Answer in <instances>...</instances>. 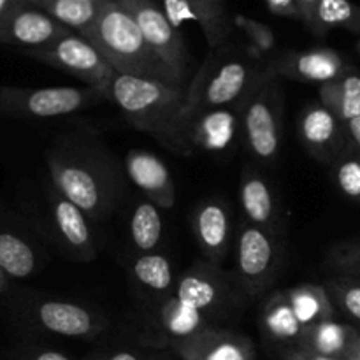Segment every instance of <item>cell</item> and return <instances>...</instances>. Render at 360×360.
Here are the masks:
<instances>
[{
    "label": "cell",
    "mask_w": 360,
    "mask_h": 360,
    "mask_svg": "<svg viewBox=\"0 0 360 360\" xmlns=\"http://www.w3.org/2000/svg\"><path fill=\"white\" fill-rule=\"evenodd\" d=\"M56 192L76 204L88 218L112 213L123 193V174L115 158L90 141H63L46 155Z\"/></svg>",
    "instance_id": "6da1fadb"
},
{
    "label": "cell",
    "mask_w": 360,
    "mask_h": 360,
    "mask_svg": "<svg viewBox=\"0 0 360 360\" xmlns=\"http://www.w3.org/2000/svg\"><path fill=\"white\" fill-rule=\"evenodd\" d=\"M108 101L136 129L153 136L176 155H192L186 137V86L116 74Z\"/></svg>",
    "instance_id": "7a4b0ae2"
},
{
    "label": "cell",
    "mask_w": 360,
    "mask_h": 360,
    "mask_svg": "<svg viewBox=\"0 0 360 360\" xmlns=\"http://www.w3.org/2000/svg\"><path fill=\"white\" fill-rule=\"evenodd\" d=\"M271 72L250 49L229 42L210 49L192 83L186 86V115L207 109L241 108L246 98Z\"/></svg>",
    "instance_id": "3957f363"
},
{
    "label": "cell",
    "mask_w": 360,
    "mask_h": 360,
    "mask_svg": "<svg viewBox=\"0 0 360 360\" xmlns=\"http://www.w3.org/2000/svg\"><path fill=\"white\" fill-rule=\"evenodd\" d=\"M83 37L105 56L118 74L185 86L151 51L137 23L120 0H105L98 18Z\"/></svg>",
    "instance_id": "277c9868"
},
{
    "label": "cell",
    "mask_w": 360,
    "mask_h": 360,
    "mask_svg": "<svg viewBox=\"0 0 360 360\" xmlns=\"http://www.w3.org/2000/svg\"><path fill=\"white\" fill-rule=\"evenodd\" d=\"M241 123L250 153L264 162L276 158L283 134V90L273 70L241 105Z\"/></svg>",
    "instance_id": "5b68a950"
},
{
    "label": "cell",
    "mask_w": 360,
    "mask_h": 360,
    "mask_svg": "<svg viewBox=\"0 0 360 360\" xmlns=\"http://www.w3.org/2000/svg\"><path fill=\"white\" fill-rule=\"evenodd\" d=\"M281 236L257 225L241 224L236 245V280L246 299H255L276 281L283 266Z\"/></svg>",
    "instance_id": "8992f818"
},
{
    "label": "cell",
    "mask_w": 360,
    "mask_h": 360,
    "mask_svg": "<svg viewBox=\"0 0 360 360\" xmlns=\"http://www.w3.org/2000/svg\"><path fill=\"white\" fill-rule=\"evenodd\" d=\"M174 294L183 302L199 309L210 322L225 319L243 306V290L234 274L207 260L192 264L176 280Z\"/></svg>",
    "instance_id": "52a82bcc"
},
{
    "label": "cell",
    "mask_w": 360,
    "mask_h": 360,
    "mask_svg": "<svg viewBox=\"0 0 360 360\" xmlns=\"http://www.w3.org/2000/svg\"><path fill=\"white\" fill-rule=\"evenodd\" d=\"M23 55L77 77L84 86L101 91L105 101L111 83L118 74L90 41L74 32L42 48L23 49Z\"/></svg>",
    "instance_id": "ba28073f"
},
{
    "label": "cell",
    "mask_w": 360,
    "mask_h": 360,
    "mask_svg": "<svg viewBox=\"0 0 360 360\" xmlns=\"http://www.w3.org/2000/svg\"><path fill=\"white\" fill-rule=\"evenodd\" d=\"M102 101H105L104 95L90 86H0V115L11 118H56Z\"/></svg>",
    "instance_id": "9c48e42d"
},
{
    "label": "cell",
    "mask_w": 360,
    "mask_h": 360,
    "mask_svg": "<svg viewBox=\"0 0 360 360\" xmlns=\"http://www.w3.org/2000/svg\"><path fill=\"white\" fill-rule=\"evenodd\" d=\"M120 2L134 18L151 51L185 84L188 74V51L181 34L171 23L167 14L158 7L155 0H120Z\"/></svg>",
    "instance_id": "30bf717a"
},
{
    "label": "cell",
    "mask_w": 360,
    "mask_h": 360,
    "mask_svg": "<svg viewBox=\"0 0 360 360\" xmlns=\"http://www.w3.org/2000/svg\"><path fill=\"white\" fill-rule=\"evenodd\" d=\"M63 27L37 7L9 4L0 13V44L23 46L25 49L42 48L70 34Z\"/></svg>",
    "instance_id": "8fae6325"
},
{
    "label": "cell",
    "mask_w": 360,
    "mask_h": 360,
    "mask_svg": "<svg viewBox=\"0 0 360 360\" xmlns=\"http://www.w3.org/2000/svg\"><path fill=\"white\" fill-rule=\"evenodd\" d=\"M267 67L278 77H287V79L299 81V83L320 84V86L352 70L341 53L330 48L278 53L267 63Z\"/></svg>",
    "instance_id": "7c38bea8"
},
{
    "label": "cell",
    "mask_w": 360,
    "mask_h": 360,
    "mask_svg": "<svg viewBox=\"0 0 360 360\" xmlns=\"http://www.w3.org/2000/svg\"><path fill=\"white\" fill-rule=\"evenodd\" d=\"M32 315L39 327L65 338L90 340L108 327V320L101 313L70 301H41L34 306Z\"/></svg>",
    "instance_id": "4fadbf2b"
},
{
    "label": "cell",
    "mask_w": 360,
    "mask_h": 360,
    "mask_svg": "<svg viewBox=\"0 0 360 360\" xmlns=\"http://www.w3.org/2000/svg\"><path fill=\"white\" fill-rule=\"evenodd\" d=\"M299 136L308 153L322 162L343 157L348 143L345 123L320 102L304 108L299 118Z\"/></svg>",
    "instance_id": "5bb4252c"
},
{
    "label": "cell",
    "mask_w": 360,
    "mask_h": 360,
    "mask_svg": "<svg viewBox=\"0 0 360 360\" xmlns=\"http://www.w3.org/2000/svg\"><path fill=\"white\" fill-rule=\"evenodd\" d=\"M243 136L241 108L207 109L186 115V137L192 148L207 153H224Z\"/></svg>",
    "instance_id": "9a60e30c"
},
{
    "label": "cell",
    "mask_w": 360,
    "mask_h": 360,
    "mask_svg": "<svg viewBox=\"0 0 360 360\" xmlns=\"http://www.w3.org/2000/svg\"><path fill=\"white\" fill-rule=\"evenodd\" d=\"M171 348L181 360H255V347L246 334L220 327L174 341Z\"/></svg>",
    "instance_id": "2e32d148"
},
{
    "label": "cell",
    "mask_w": 360,
    "mask_h": 360,
    "mask_svg": "<svg viewBox=\"0 0 360 360\" xmlns=\"http://www.w3.org/2000/svg\"><path fill=\"white\" fill-rule=\"evenodd\" d=\"M151 315L153 316L148 323V338H151L153 345L155 340H158L157 345L160 347H171L174 341L186 340L207 327H214L199 309L183 302L174 292L157 302Z\"/></svg>",
    "instance_id": "e0dca14e"
},
{
    "label": "cell",
    "mask_w": 360,
    "mask_h": 360,
    "mask_svg": "<svg viewBox=\"0 0 360 360\" xmlns=\"http://www.w3.org/2000/svg\"><path fill=\"white\" fill-rule=\"evenodd\" d=\"M190 224L204 259L220 266L231 248V211L227 204L220 199L202 200L193 210Z\"/></svg>",
    "instance_id": "ac0fdd59"
},
{
    "label": "cell",
    "mask_w": 360,
    "mask_h": 360,
    "mask_svg": "<svg viewBox=\"0 0 360 360\" xmlns=\"http://www.w3.org/2000/svg\"><path fill=\"white\" fill-rule=\"evenodd\" d=\"M165 9L176 28L185 20L197 21L210 49L229 42L234 23L229 16L225 0H165Z\"/></svg>",
    "instance_id": "d6986e66"
},
{
    "label": "cell",
    "mask_w": 360,
    "mask_h": 360,
    "mask_svg": "<svg viewBox=\"0 0 360 360\" xmlns=\"http://www.w3.org/2000/svg\"><path fill=\"white\" fill-rule=\"evenodd\" d=\"M125 172L130 181L160 210H171L176 202V186L167 165L144 150H130L125 158Z\"/></svg>",
    "instance_id": "ffe728a7"
},
{
    "label": "cell",
    "mask_w": 360,
    "mask_h": 360,
    "mask_svg": "<svg viewBox=\"0 0 360 360\" xmlns=\"http://www.w3.org/2000/svg\"><path fill=\"white\" fill-rule=\"evenodd\" d=\"M239 200L248 224L281 236L283 211L266 178L252 169H245L239 186Z\"/></svg>",
    "instance_id": "44dd1931"
},
{
    "label": "cell",
    "mask_w": 360,
    "mask_h": 360,
    "mask_svg": "<svg viewBox=\"0 0 360 360\" xmlns=\"http://www.w3.org/2000/svg\"><path fill=\"white\" fill-rule=\"evenodd\" d=\"M51 214L53 224L63 245L74 253L79 260L95 259L94 236H91L88 217L69 199L56 192L51 195Z\"/></svg>",
    "instance_id": "7402d4cb"
},
{
    "label": "cell",
    "mask_w": 360,
    "mask_h": 360,
    "mask_svg": "<svg viewBox=\"0 0 360 360\" xmlns=\"http://www.w3.org/2000/svg\"><path fill=\"white\" fill-rule=\"evenodd\" d=\"M259 327L262 336L273 345L283 347L285 350L299 347L302 336V323L299 322L287 290L274 292L260 308Z\"/></svg>",
    "instance_id": "603a6c76"
},
{
    "label": "cell",
    "mask_w": 360,
    "mask_h": 360,
    "mask_svg": "<svg viewBox=\"0 0 360 360\" xmlns=\"http://www.w3.org/2000/svg\"><path fill=\"white\" fill-rule=\"evenodd\" d=\"M360 336V330L350 323H340L336 320L315 323L302 330L299 347L326 357L343 359Z\"/></svg>",
    "instance_id": "cb8c5ba5"
},
{
    "label": "cell",
    "mask_w": 360,
    "mask_h": 360,
    "mask_svg": "<svg viewBox=\"0 0 360 360\" xmlns=\"http://www.w3.org/2000/svg\"><path fill=\"white\" fill-rule=\"evenodd\" d=\"M132 278L144 292L157 297V302L171 295L176 288L171 260L160 253H141L132 264Z\"/></svg>",
    "instance_id": "d4e9b609"
},
{
    "label": "cell",
    "mask_w": 360,
    "mask_h": 360,
    "mask_svg": "<svg viewBox=\"0 0 360 360\" xmlns=\"http://www.w3.org/2000/svg\"><path fill=\"white\" fill-rule=\"evenodd\" d=\"M287 295L304 329L326 320H334L336 306L323 285L301 283L287 288Z\"/></svg>",
    "instance_id": "484cf974"
},
{
    "label": "cell",
    "mask_w": 360,
    "mask_h": 360,
    "mask_svg": "<svg viewBox=\"0 0 360 360\" xmlns=\"http://www.w3.org/2000/svg\"><path fill=\"white\" fill-rule=\"evenodd\" d=\"M105 0H35L30 6L51 16L63 27L83 35L101 14Z\"/></svg>",
    "instance_id": "4316f807"
},
{
    "label": "cell",
    "mask_w": 360,
    "mask_h": 360,
    "mask_svg": "<svg viewBox=\"0 0 360 360\" xmlns=\"http://www.w3.org/2000/svg\"><path fill=\"white\" fill-rule=\"evenodd\" d=\"M320 104L334 112L343 123L360 116V76L354 70L319 88Z\"/></svg>",
    "instance_id": "83f0119b"
},
{
    "label": "cell",
    "mask_w": 360,
    "mask_h": 360,
    "mask_svg": "<svg viewBox=\"0 0 360 360\" xmlns=\"http://www.w3.org/2000/svg\"><path fill=\"white\" fill-rule=\"evenodd\" d=\"M164 236L160 207L151 200L136 204L130 217V239L136 250L143 253H153L158 248Z\"/></svg>",
    "instance_id": "f1b7e54d"
},
{
    "label": "cell",
    "mask_w": 360,
    "mask_h": 360,
    "mask_svg": "<svg viewBox=\"0 0 360 360\" xmlns=\"http://www.w3.org/2000/svg\"><path fill=\"white\" fill-rule=\"evenodd\" d=\"M333 28L360 34V7L350 0H320L309 30L322 37Z\"/></svg>",
    "instance_id": "f546056e"
},
{
    "label": "cell",
    "mask_w": 360,
    "mask_h": 360,
    "mask_svg": "<svg viewBox=\"0 0 360 360\" xmlns=\"http://www.w3.org/2000/svg\"><path fill=\"white\" fill-rule=\"evenodd\" d=\"M0 269L7 278L23 280L37 269V255L23 238L0 232Z\"/></svg>",
    "instance_id": "4dcf8cb0"
},
{
    "label": "cell",
    "mask_w": 360,
    "mask_h": 360,
    "mask_svg": "<svg viewBox=\"0 0 360 360\" xmlns=\"http://www.w3.org/2000/svg\"><path fill=\"white\" fill-rule=\"evenodd\" d=\"M323 287L329 292L334 306L348 320L360 326V278L334 276L327 280Z\"/></svg>",
    "instance_id": "1f68e13d"
},
{
    "label": "cell",
    "mask_w": 360,
    "mask_h": 360,
    "mask_svg": "<svg viewBox=\"0 0 360 360\" xmlns=\"http://www.w3.org/2000/svg\"><path fill=\"white\" fill-rule=\"evenodd\" d=\"M323 264L338 276L360 278V241H347L334 246Z\"/></svg>",
    "instance_id": "d6a6232c"
},
{
    "label": "cell",
    "mask_w": 360,
    "mask_h": 360,
    "mask_svg": "<svg viewBox=\"0 0 360 360\" xmlns=\"http://www.w3.org/2000/svg\"><path fill=\"white\" fill-rule=\"evenodd\" d=\"M232 23L246 35L250 48L259 53L260 56H266L267 53L276 48V37H274V32L271 30L269 25L253 20V18L243 16V14L232 18Z\"/></svg>",
    "instance_id": "836d02e7"
},
{
    "label": "cell",
    "mask_w": 360,
    "mask_h": 360,
    "mask_svg": "<svg viewBox=\"0 0 360 360\" xmlns=\"http://www.w3.org/2000/svg\"><path fill=\"white\" fill-rule=\"evenodd\" d=\"M334 178L345 195L360 200V157L343 155L338 158Z\"/></svg>",
    "instance_id": "e575fe53"
},
{
    "label": "cell",
    "mask_w": 360,
    "mask_h": 360,
    "mask_svg": "<svg viewBox=\"0 0 360 360\" xmlns=\"http://www.w3.org/2000/svg\"><path fill=\"white\" fill-rule=\"evenodd\" d=\"M266 6L276 16L301 20V11H299L297 0H266Z\"/></svg>",
    "instance_id": "d590c367"
},
{
    "label": "cell",
    "mask_w": 360,
    "mask_h": 360,
    "mask_svg": "<svg viewBox=\"0 0 360 360\" xmlns=\"http://www.w3.org/2000/svg\"><path fill=\"white\" fill-rule=\"evenodd\" d=\"M283 360H343V359H334V357H326V355L315 354V352H309L306 348L294 347L290 350H285L281 354Z\"/></svg>",
    "instance_id": "8d00e7d4"
},
{
    "label": "cell",
    "mask_w": 360,
    "mask_h": 360,
    "mask_svg": "<svg viewBox=\"0 0 360 360\" xmlns=\"http://www.w3.org/2000/svg\"><path fill=\"white\" fill-rule=\"evenodd\" d=\"M320 0H297L299 11H301V21L309 28L315 18V11L319 7Z\"/></svg>",
    "instance_id": "74e56055"
},
{
    "label": "cell",
    "mask_w": 360,
    "mask_h": 360,
    "mask_svg": "<svg viewBox=\"0 0 360 360\" xmlns=\"http://www.w3.org/2000/svg\"><path fill=\"white\" fill-rule=\"evenodd\" d=\"M25 360H70V359L56 350H35V352H30Z\"/></svg>",
    "instance_id": "f35d334b"
},
{
    "label": "cell",
    "mask_w": 360,
    "mask_h": 360,
    "mask_svg": "<svg viewBox=\"0 0 360 360\" xmlns=\"http://www.w3.org/2000/svg\"><path fill=\"white\" fill-rule=\"evenodd\" d=\"M345 129H347L348 141H352V143L360 150V116L345 123Z\"/></svg>",
    "instance_id": "ab89813d"
},
{
    "label": "cell",
    "mask_w": 360,
    "mask_h": 360,
    "mask_svg": "<svg viewBox=\"0 0 360 360\" xmlns=\"http://www.w3.org/2000/svg\"><path fill=\"white\" fill-rule=\"evenodd\" d=\"M88 360H141V357L134 352L129 350H120V352H112V354L102 355V357H91Z\"/></svg>",
    "instance_id": "60d3db41"
},
{
    "label": "cell",
    "mask_w": 360,
    "mask_h": 360,
    "mask_svg": "<svg viewBox=\"0 0 360 360\" xmlns=\"http://www.w3.org/2000/svg\"><path fill=\"white\" fill-rule=\"evenodd\" d=\"M345 360H360V336L354 343V347L350 348V352H348V355L345 357Z\"/></svg>",
    "instance_id": "b9f144b4"
},
{
    "label": "cell",
    "mask_w": 360,
    "mask_h": 360,
    "mask_svg": "<svg viewBox=\"0 0 360 360\" xmlns=\"http://www.w3.org/2000/svg\"><path fill=\"white\" fill-rule=\"evenodd\" d=\"M7 288V276L6 274H4V271L0 269V294H2L4 290H6Z\"/></svg>",
    "instance_id": "7bdbcfd3"
},
{
    "label": "cell",
    "mask_w": 360,
    "mask_h": 360,
    "mask_svg": "<svg viewBox=\"0 0 360 360\" xmlns=\"http://www.w3.org/2000/svg\"><path fill=\"white\" fill-rule=\"evenodd\" d=\"M357 51L360 53V39H359V42H357Z\"/></svg>",
    "instance_id": "ee69618b"
},
{
    "label": "cell",
    "mask_w": 360,
    "mask_h": 360,
    "mask_svg": "<svg viewBox=\"0 0 360 360\" xmlns=\"http://www.w3.org/2000/svg\"><path fill=\"white\" fill-rule=\"evenodd\" d=\"M23 2H27V4H32V2H35V0H23Z\"/></svg>",
    "instance_id": "f6af8a7d"
}]
</instances>
